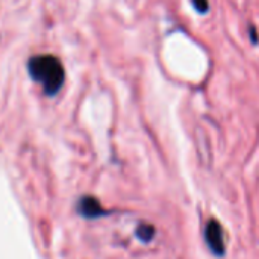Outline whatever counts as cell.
<instances>
[{
	"label": "cell",
	"instance_id": "obj_1",
	"mask_svg": "<svg viewBox=\"0 0 259 259\" xmlns=\"http://www.w3.org/2000/svg\"><path fill=\"white\" fill-rule=\"evenodd\" d=\"M29 71L47 94H55L64 82L62 64L52 55H38L32 58L29 62Z\"/></svg>",
	"mask_w": 259,
	"mask_h": 259
},
{
	"label": "cell",
	"instance_id": "obj_2",
	"mask_svg": "<svg viewBox=\"0 0 259 259\" xmlns=\"http://www.w3.org/2000/svg\"><path fill=\"white\" fill-rule=\"evenodd\" d=\"M206 241L211 247V250L222 256L225 253V238H223V228L217 220H211L206 226Z\"/></svg>",
	"mask_w": 259,
	"mask_h": 259
},
{
	"label": "cell",
	"instance_id": "obj_3",
	"mask_svg": "<svg viewBox=\"0 0 259 259\" xmlns=\"http://www.w3.org/2000/svg\"><path fill=\"white\" fill-rule=\"evenodd\" d=\"M193 5H194V8H196L199 12H206V11L209 9L208 0H193Z\"/></svg>",
	"mask_w": 259,
	"mask_h": 259
}]
</instances>
